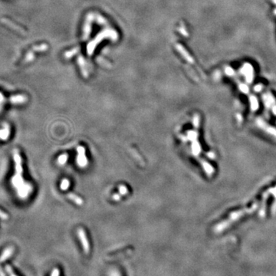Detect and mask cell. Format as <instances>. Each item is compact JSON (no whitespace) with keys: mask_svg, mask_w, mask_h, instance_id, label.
<instances>
[{"mask_svg":"<svg viewBox=\"0 0 276 276\" xmlns=\"http://www.w3.org/2000/svg\"><path fill=\"white\" fill-rule=\"evenodd\" d=\"M200 117L198 114H195L192 118V124H193L194 130H188L187 131V138L188 140H190L192 142L191 144V151H192V154L193 155V157L198 160L200 163V164L203 166V170H204L205 173H206V175L208 177H211L213 175L215 172L214 168L212 166V165L210 163H209L208 162L206 161L204 159L201 158L200 157V154L202 152V148L201 145H200V141L198 140L199 137V132L198 129L200 127Z\"/></svg>","mask_w":276,"mask_h":276,"instance_id":"1","label":"cell"},{"mask_svg":"<svg viewBox=\"0 0 276 276\" xmlns=\"http://www.w3.org/2000/svg\"><path fill=\"white\" fill-rule=\"evenodd\" d=\"M259 206H260V203L259 201H256L250 207L242 208L240 209V210H235V211L232 212L226 219H225L222 222H219V223L215 226L213 231L216 233H220L222 232L225 231L226 229L229 228L233 224L236 223L238 220L241 219L242 217H244L246 215H249L254 213Z\"/></svg>","mask_w":276,"mask_h":276,"instance_id":"2","label":"cell"},{"mask_svg":"<svg viewBox=\"0 0 276 276\" xmlns=\"http://www.w3.org/2000/svg\"><path fill=\"white\" fill-rule=\"evenodd\" d=\"M255 124L259 130H262L264 133H267L269 136L276 139V128L272 127L270 124H268L264 119H262L260 117H258L255 119Z\"/></svg>","mask_w":276,"mask_h":276,"instance_id":"3","label":"cell"},{"mask_svg":"<svg viewBox=\"0 0 276 276\" xmlns=\"http://www.w3.org/2000/svg\"><path fill=\"white\" fill-rule=\"evenodd\" d=\"M262 98L265 107L271 110L273 114L276 116V101L272 94L270 91H266L262 94Z\"/></svg>","mask_w":276,"mask_h":276,"instance_id":"4","label":"cell"},{"mask_svg":"<svg viewBox=\"0 0 276 276\" xmlns=\"http://www.w3.org/2000/svg\"><path fill=\"white\" fill-rule=\"evenodd\" d=\"M241 73L245 77L248 83H252L254 78V70L253 67L249 63H245L241 68Z\"/></svg>","mask_w":276,"mask_h":276,"instance_id":"5","label":"cell"},{"mask_svg":"<svg viewBox=\"0 0 276 276\" xmlns=\"http://www.w3.org/2000/svg\"><path fill=\"white\" fill-rule=\"evenodd\" d=\"M270 194H271V188H269L268 189H267L266 191L263 192L262 194V202L260 203V210L259 211V215L260 217H265V213H266V206H267V201H268V199L269 197Z\"/></svg>","mask_w":276,"mask_h":276,"instance_id":"6","label":"cell"},{"mask_svg":"<svg viewBox=\"0 0 276 276\" xmlns=\"http://www.w3.org/2000/svg\"><path fill=\"white\" fill-rule=\"evenodd\" d=\"M78 156H77V163L78 166L81 168H84L88 164V159L85 156V150L84 147L78 146L77 148Z\"/></svg>","mask_w":276,"mask_h":276,"instance_id":"7","label":"cell"},{"mask_svg":"<svg viewBox=\"0 0 276 276\" xmlns=\"http://www.w3.org/2000/svg\"><path fill=\"white\" fill-rule=\"evenodd\" d=\"M78 236L79 237L80 241H81L84 252H85V254H88L89 251H90V245H89V242L88 241L85 232L82 228H79L78 229Z\"/></svg>","mask_w":276,"mask_h":276,"instance_id":"8","label":"cell"},{"mask_svg":"<svg viewBox=\"0 0 276 276\" xmlns=\"http://www.w3.org/2000/svg\"><path fill=\"white\" fill-rule=\"evenodd\" d=\"M66 196L68 197L69 200H72V201L75 202V203H76L77 205H78V206H81V205L83 204V203H84V202H83V200L81 197L77 196L76 194L73 193V192H69V193L67 194Z\"/></svg>","mask_w":276,"mask_h":276,"instance_id":"9","label":"cell"},{"mask_svg":"<svg viewBox=\"0 0 276 276\" xmlns=\"http://www.w3.org/2000/svg\"><path fill=\"white\" fill-rule=\"evenodd\" d=\"M249 102L251 110L252 111H255L259 108V101H258L256 97L254 95H249Z\"/></svg>","mask_w":276,"mask_h":276,"instance_id":"10","label":"cell"},{"mask_svg":"<svg viewBox=\"0 0 276 276\" xmlns=\"http://www.w3.org/2000/svg\"><path fill=\"white\" fill-rule=\"evenodd\" d=\"M68 156L67 154H62L61 156H59L58 159V163L60 165H64L66 163L67 160H68Z\"/></svg>","mask_w":276,"mask_h":276,"instance_id":"11","label":"cell"},{"mask_svg":"<svg viewBox=\"0 0 276 276\" xmlns=\"http://www.w3.org/2000/svg\"><path fill=\"white\" fill-rule=\"evenodd\" d=\"M69 186H70V182H69V180L68 179H64L62 181V183H61V189L62 190H66L69 187Z\"/></svg>","mask_w":276,"mask_h":276,"instance_id":"12","label":"cell"},{"mask_svg":"<svg viewBox=\"0 0 276 276\" xmlns=\"http://www.w3.org/2000/svg\"><path fill=\"white\" fill-rule=\"evenodd\" d=\"M12 101L14 103H23L25 101V98L23 96H16L12 98Z\"/></svg>","mask_w":276,"mask_h":276,"instance_id":"13","label":"cell"},{"mask_svg":"<svg viewBox=\"0 0 276 276\" xmlns=\"http://www.w3.org/2000/svg\"><path fill=\"white\" fill-rule=\"evenodd\" d=\"M239 90H240L242 92V93L246 94V95H248V92H249V90H248V86L245 85V84H242V83H240V84H239Z\"/></svg>","mask_w":276,"mask_h":276,"instance_id":"14","label":"cell"},{"mask_svg":"<svg viewBox=\"0 0 276 276\" xmlns=\"http://www.w3.org/2000/svg\"><path fill=\"white\" fill-rule=\"evenodd\" d=\"M119 192L121 195L124 196L128 192V189H127V186H124V185H121L119 186Z\"/></svg>","mask_w":276,"mask_h":276,"instance_id":"15","label":"cell"},{"mask_svg":"<svg viewBox=\"0 0 276 276\" xmlns=\"http://www.w3.org/2000/svg\"><path fill=\"white\" fill-rule=\"evenodd\" d=\"M271 194L274 196V199H275V200H274V205H273V211H275L276 210V186H274V187L271 188Z\"/></svg>","mask_w":276,"mask_h":276,"instance_id":"16","label":"cell"},{"mask_svg":"<svg viewBox=\"0 0 276 276\" xmlns=\"http://www.w3.org/2000/svg\"><path fill=\"white\" fill-rule=\"evenodd\" d=\"M130 152H131V153H132V154H133V156H134V157H136V159H137V160H138V161L140 162V163H143V165H144V162H143V160H142V158H141V157H140V156L138 155V154H138V153H137V152H136V151H135V150H133V149H130Z\"/></svg>","mask_w":276,"mask_h":276,"instance_id":"17","label":"cell"},{"mask_svg":"<svg viewBox=\"0 0 276 276\" xmlns=\"http://www.w3.org/2000/svg\"><path fill=\"white\" fill-rule=\"evenodd\" d=\"M234 73L235 72L230 68V67H228V68H226V74L227 75H229V76H233Z\"/></svg>","mask_w":276,"mask_h":276,"instance_id":"18","label":"cell"},{"mask_svg":"<svg viewBox=\"0 0 276 276\" xmlns=\"http://www.w3.org/2000/svg\"><path fill=\"white\" fill-rule=\"evenodd\" d=\"M6 269L7 271H8V273H9V276H17L16 274H15L14 272H13V269H12L11 267H10V266L6 267Z\"/></svg>","mask_w":276,"mask_h":276,"instance_id":"19","label":"cell"},{"mask_svg":"<svg viewBox=\"0 0 276 276\" xmlns=\"http://www.w3.org/2000/svg\"><path fill=\"white\" fill-rule=\"evenodd\" d=\"M109 276H121V274L118 271H111L109 274Z\"/></svg>","mask_w":276,"mask_h":276,"instance_id":"20","label":"cell"},{"mask_svg":"<svg viewBox=\"0 0 276 276\" xmlns=\"http://www.w3.org/2000/svg\"><path fill=\"white\" fill-rule=\"evenodd\" d=\"M0 218H2L3 219H8V215L4 213V212H2V210H0Z\"/></svg>","mask_w":276,"mask_h":276,"instance_id":"21","label":"cell"},{"mask_svg":"<svg viewBox=\"0 0 276 276\" xmlns=\"http://www.w3.org/2000/svg\"><path fill=\"white\" fill-rule=\"evenodd\" d=\"M51 276H59V270L58 268H54L51 273Z\"/></svg>","mask_w":276,"mask_h":276,"instance_id":"22","label":"cell"},{"mask_svg":"<svg viewBox=\"0 0 276 276\" xmlns=\"http://www.w3.org/2000/svg\"><path fill=\"white\" fill-rule=\"evenodd\" d=\"M120 199H121V196H120V195H118V194H114L113 195V200H120Z\"/></svg>","mask_w":276,"mask_h":276,"instance_id":"23","label":"cell"},{"mask_svg":"<svg viewBox=\"0 0 276 276\" xmlns=\"http://www.w3.org/2000/svg\"><path fill=\"white\" fill-rule=\"evenodd\" d=\"M274 14H275V15H276V9H274Z\"/></svg>","mask_w":276,"mask_h":276,"instance_id":"24","label":"cell"}]
</instances>
